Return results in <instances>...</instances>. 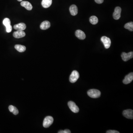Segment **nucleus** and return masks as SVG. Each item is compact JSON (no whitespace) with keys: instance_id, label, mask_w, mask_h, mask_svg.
<instances>
[{"instance_id":"f257e3e1","label":"nucleus","mask_w":133,"mask_h":133,"mask_svg":"<svg viewBox=\"0 0 133 133\" xmlns=\"http://www.w3.org/2000/svg\"><path fill=\"white\" fill-rule=\"evenodd\" d=\"M87 94L89 97L92 98H97L100 97L101 92L97 89H91L88 91Z\"/></svg>"},{"instance_id":"f03ea898","label":"nucleus","mask_w":133,"mask_h":133,"mask_svg":"<svg viewBox=\"0 0 133 133\" xmlns=\"http://www.w3.org/2000/svg\"><path fill=\"white\" fill-rule=\"evenodd\" d=\"M53 121H54V119L52 116H47L44 118L43 121V127L45 128H48L52 124Z\"/></svg>"},{"instance_id":"7ed1b4c3","label":"nucleus","mask_w":133,"mask_h":133,"mask_svg":"<svg viewBox=\"0 0 133 133\" xmlns=\"http://www.w3.org/2000/svg\"><path fill=\"white\" fill-rule=\"evenodd\" d=\"M79 74L77 71H73L70 76V81L73 83L76 82L79 78Z\"/></svg>"},{"instance_id":"20e7f679","label":"nucleus","mask_w":133,"mask_h":133,"mask_svg":"<svg viewBox=\"0 0 133 133\" xmlns=\"http://www.w3.org/2000/svg\"><path fill=\"white\" fill-rule=\"evenodd\" d=\"M68 105L71 110L75 113H77L79 111V109L78 106L74 102L70 101L68 102Z\"/></svg>"},{"instance_id":"39448f33","label":"nucleus","mask_w":133,"mask_h":133,"mask_svg":"<svg viewBox=\"0 0 133 133\" xmlns=\"http://www.w3.org/2000/svg\"><path fill=\"white\" fill-rule=\"evenodd\" d=\"M101 41L104 44L105 48L108 49L110 47L111 45V41L110 38L104 36L101 38Z\"/></svg>"},{"instance_id":"423d86ee","label":"nucleus","mask_w":133,"mask_h":133,"mask_svg":"<svg viewBox=\"0 0 133 133\" xmlns=\"http://www.w3.org/2000/svg\"><path fill=\"white\" fill-rule=\"evenodd\" d=\"M121 56L123 60L127 61L133 58V52H131L127 53L123 52L122 53Z\"/></svg>"},{"instance_id":"0eeeda50","label":"nucleus","mask_w":133,"mask_h":133,"mask_svg":"<svg viewBox=\"0 0 133 133\" xmlns=\"http://www.w3.org/2000/svg\"><path fill=\"white\" fill-rule=\"evenodd\" d=\"M121 9L120 7H116L115 9L113 16L115 20H118L121 17Z\"/></svg>"},{"instance_id":"6e6552de","label":"nucleus","mask_w":133,"mask_h":133,"mask_svg":"<svg viewBox=\"0 0 133 133\" xmlns=\"http://www.w3.org/2000/svg\"><path fill=\"white\" fill-rule=\"evenodd\" d=\"M124 117L128 119H133V111L130 109L124 110L123 112Z\"/></svg>"},{"instance_id":"1a4fd4ad","label":"nucleus","mask_w":133,"mask_h":133,"mask_svg":"<svg viewBox=\"0 0 133 133\" xmlns=\"http://www.w3.org/2000/svg\"><path fill=\"white\" fill-rule=\"evenodd\" d=\"M133 79V73H131L125 77V78L123 81V84H128L131 83Z\"/></svg>"},{"instance_id":"9d476101","label":"nucleus","mask_w":133,"mask_h":133,"mask_svg":"<svg viewBox=\"0 0 133 133\" xmlns=\"http://www.w3.org/2000/svg\"><path fill=\"white\" fill-rule=\"evenodd\" d=\"M25 33L22 30H17L13 33L14 37L17 39L24 37L25 36Z\"/></svg>"},{"instance_id":"9b49d317","label":"nucleus","mask_w":133,"mask_h":133,"mask_svg":"<svg viewBox=\"0 0 133 133\" xmlns=\"http://www.w3.org/2000/svg\"><path fill=\"white\" fill-rule=\"evenodd\" d=\"M75 35L78 39L80 40H84L86 37L85 33L80 30H78L76 31Z\"/></svg>"},{"instance_id":"f8f14e48","label":"nucleus","mask_w":133,"mask_h":133,"mask_svg":"<svg viewBox=\"0 0 133 133\" xmlns=\"http://www.w3.org/2000/svg\"><path fill=\"white\" fill-rule=\"evenodd\" d=\"M26 27L25 24L24 23H20L14 25L13 26L14 29L17 30H24Z\"/></svg>"},{"instance_id":"ddd939ff","label":"nucleus","mask_w":133,"mask_h":133,"mask_svg":"<svg viewBox=\"0 0 133 133\" xmlns=\"http://www.w3.org/2000/svg\"><path fill=\"white\" fill-rule=\"evenodd\" d=\"M21 5L25 8L28 11H31L33 8V6L29 2L27 1H22L21 3Z\"/></svg>"},{"instance_id":"4468645a","label":"nucleus","mask_w":133,"mask_h":133,"mask_svg":"<svg viewBox=\"0 0 133 133\" xmlns=\"http://www.w3.org/2000/svg\"><path fill=\"white\" fill-rule=\"evenodd\" d=\"M70 11L72 16H76L78 13V8L76 5H73L71 6L70 8Z\"/></svg>"},{"instance_id":"2eb2a0df","label":"nucleus","mask_w":133,"mask_h":133,"mask_svg":"<svg viewBox=\"0 0 133 133\" xmlns=\"http://www.w3.org/2000/svg\"><path fill=\"white\" fill-rule=\"evenodd\" d=\"M50 23L48 21H44L41 24L40 28L41 29L45 30L50 28Z\"/></svg>"},{"instance_id":"dca6fc26","label":"nucleus","mask_w":133,"mask_h":133,"mask_svg":"<svg viewBox=\"0 0 133 133\" xmlns=\"http://www.w3.org/2000/svg\"><path fill=\"white\" fill-rule=\"evenodd\" d=\"M52 0H43L42 4L43 8H47L52 5Z\"/></svg>"},{"instance_id":"f3484780","label":"nucleus","mask_w":133,"mask_h":133,"mask_svg":"<svg viewBox=\"0 0 133 133\" xmlns=\"http://www.w3.org/2000/svg\"><path fill=\"white\" fill-rule=\"evenodd\" d=\"M15 49L19 52H23L26 50V47L24 45L20 44H16L15 45Z\"/></svg>"},{"instance_id":"a211bd4d","label":"nucleus","mask_w":133,"mask_h":133,"mask_svg":"<svg viewBox=\"0 0 133 133\" xmlns=\"http://www.w3.org/2000/svg\"><path fill=\"white\" fill-rule=\"evenodd\" d=\"M89 21L92 24L95 25V24H97L98 23V19L95 16H92L89 18Z\"/></svg>"},{"instance_id":"6ab92c4d","label":"nucleus","mask_w":133,"mask_h":133,"mask_svg":"<svg viewBox=\"0 0 133 133\" xmlns=\"http://www.w3.org/2000/svg\"><path fill=\"white\" fill-rule=\"evenodd\" d=\"M124 27L129 31L132 32L133 31V22H130L126 24L124 26Z\"/></svg>"},{"instance_id":"aec40b11","label":"nucleus","mask_w":133,"mask_h":133,"mask_svg":"<svg viewBox=\"0 0 133 133\" xmlns=\"http://www.w3.org/2000/svg\"><path fill=\"white\" fill-rule=\"evenodd\" d=\"M11 21L9 19L6 18L3 21V24L6 27L11 25Z\"/></svg>"},{"instance_id":"412c9836","label":"nucleus","mask_w":133,"mask_h":133,"mask_svg":"<svg viewBox=\"0 0 133 133\" xmlns=\"http://www.w3.org/2000/svg\"><path fill=\"white\" fill-rule=\"evenodd\" d=\"M70 131L69 129H66L64 130V131L63 130H61L59 131L58 132V133H70Z\"/></svg>"},{"instance_id":"4be33fe9","label":"nucleus","mask_w":133,"mask_h":133,"mask_svg":"<svg viewBox=\"0 0 133 133\" xmlns=\"http://www.w3.org/2000/svg\"><path fill=\"white\" fill-rule=\"evenodd\" d=\"M13 114L14 115H18L19 113V111L18 110V109L16 107H14V109L13 110Z\"/></svg>"},{"instance_id":"5701e85b","label":"nucleus","mask_w":133,"mask_h":133,"mask_svg":"<svg viewBox=\"0 0 133 133\" xmlns=\"http://www.w3.org/2000/svg\"><path fill=\"white\" fill-rule=\"evenodd\" d=\"M6 27V30L7 32L10 33L11 32L12 30V27L11 25L10 26H8Z\"/></svg>"},{"instance_id":"b1692460","label":"nucleus","mask_w":133,"mask_h":133,"mask_svg":"<svg viewBox=\"0 0 133 133\" xmlns=\"http://www.w3.org/2000/svg\"><path fill=\"white\" fill-rule=\"evenodd\" d=\"M107 133H119L120 132L115 130H109L107 132Z\"/></svg>"},{"instance_id":"393cba45","label":"nucleus","mask_w":133,"mask_h":133,"mask_svg":"<svg viewBox=\"0 0 133 133\" xmlns=\"http://www.w3.org/2000/svg\"><path fill=\"white\" fill-rule=\"evenodd\" d=\"M14 106L11 105H10V106L9 107V111H10L11 112H12L14 109Z\"/></svg>"},{"instance_id":"a878e982","label":"nucleus","mask_w":133,"mask_h":133,"mask_svg":"<svg viewBox=\"0 0 133 133\" xmlns=\"http://www.w3.org/2000/svg\"><path fill=\"white\" fill-rule=\"evenodd\" d=\"M95 1L98 4H101L104 2V0H95Z\"/></svg>"},{"instance_id":"bb28decb","label":"nucleus","mask_w":133,"mask_h":133,"mask_svg":"<svg viewBox=\"0 0 133 133\" xmlns=\"http://www.w3.org/2000/svg\"><path fill=\"white\" fill-rule=\"evenodd\" d=\"M23 0H18V1H19V2H21V1H22Z\"/></svg>"}]
</instances>
